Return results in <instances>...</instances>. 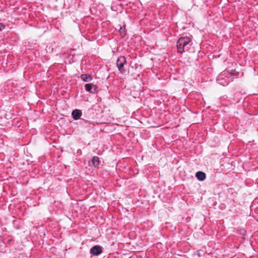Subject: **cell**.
<instances>
[{
  "label": "cell",
  "instance_id": "7c38bea8",
  "mask_svg": "<svg viewBox=\"0 0 258 258\" xmlns=\"http://www.w3.org/2000/svg\"><path fill=\"white\" fill-rule=\"evenodd\" d=\"M83 80L85 82H89L90 81L92 80L93 79V77L91 75L89 74H84L81 76Z\"/></svg>",
  "mask_w": 258,
  "mask_h": 258
},
{
  "label": "cell",
  "instance_id": "9c48e42d",
  "mask_svg": "<svg viewBox=\"0 0 258 258\" xmlns=\"http://www.w3.org/2000/svg\"><path fill=\"white\" fill-rule=\"evenodd\" d=\"M82 111L79 110H75L72 113V117L75 120H79L82 116Z\"/></svg>",
  "mask_w": 258,
  "mask_h": 258
},
{
  "label": "cell",
  "instance_id": "277c9868",
  "mask_svg": "<svg viewBox=\"0 0 258 258\" xmlns=\"http://www.w3.org/2000/svg\"><path fill=\"white\" fill-rule=\"evenodd\" d=\"M191 41V39L188 37H182L179 39L177 42V48L179 52L183 53L185 47Z\"/></svg>",
  "mask_w": 258,
  "mask_h": 258
},
{
  "label": "cell",
  "instance_id": "8fae6325",
  "mask_svg": "<svg viewBox=\"0 0 258 258\" xmlns=\"http://www.w3.org/2000/svg\"><path fill=\"white\" fill-rule=\"evenodd\" d=\"M125 63H126V59L124 57L121 56L119 58V59L117 60V65L120 70H121V68H123L124 65Z\"/></svg>",
  "mask_w": 258,
  "mask_h": 258
},
{
  "label": "cell",
  "instance_id": "8992f818",
  "mask_svg": "<svg viewBox=\"0 0 258 258\" xmlns=\"http://www.w3.org/2000/svg\"><path fill=\"white\" fill-rule=\"evenodd\" d=\"M250 243L253 249L258 252V231L253 233L250 239Z\"/></svg>",
  "mask_w": 258,
  "mask_h": 258
},
{
  "label": "cell",
  "instance_id": "52a82bcc",
  "mask_svg": "<svg viewBox=\"0 0 258 258\" xmlns=\"http://www.w3.org/2000/svg\"><path fill=\"white\" fill-rule=\"evenodd\" d=\"M103 249L99 245H95L90 250V253L93 256H98L102 254Z\"/></svg>",
  "mask_w": 258,
  "mask_h": 258
},
{
  "label": "cell",
  "instance_id": "6da1fadb",
  "mask_svg": "<svg viewBox=\"0 0 258 258\" xmlns=\"http://www.w3.org/2000/svg\"><path fill=\"white\" fill-rule=\"evenodd\" d=\"M117 171L120 177L125 179L134 177L138 172L136 162L131 158H125L120 160L117 164Z\"/></svg>",
  "mask_w": 258,
  "mask_h": 258
},
{
  "label": "cell",
  "instance_id": "ba28073f",
  "mask_svg": "<svg viewBox=\"0 0 258 258\" xmlns=\"http://www.w3.org/2000/svg\"><path fill=\"white\" fill-rule=\"evenodd\" d=\"M85 89L87 91L92 93H95L98 91V88L93 84H87L85 85Z\"/></svg>",
  "mask_w": 258,
  "mask_h": 258
},
{
  "label": "cell",
  "instance_id": "5b68a950",
  "mask_svg": "<svg viewBox=\"0 0 258 258\" xmlns=\"http://www.w3.org/2000/svg\"><path fill=\"white\" fill-rule=\"evenodd\" d=\"M252 216L258 221V197L253 201L251 206Z\"/></svg>",
  "mask_w": 258,
  "mask_h": 258
},
{
  "label": "cell",
  "instance_id": "7a4b0ae2",
  "mask_svg": "<svg viewBox=\"0 0 258 258\" xmlns=\"http://www.w3.org/2000/svg\"><path fill=\"white\" fill-rule=\"evenodd\" d=\"M143 173L144 175L150 181L154 183L158 182L160 179V174L159 169L156 166L152 164L147 165L145 167Z\"/></svg>",
  "mask_w": 258,
  "mask_h": 258
},
{
  "label": "cell",
  "instance_id": "3957f363",
  "mask_svg": "<svg viewBox=\"0 0 258 258\" xmlns=\"http://www.w3.org/2000/svg\"><path fill=\"white\" fill-rule=\"evenodd\" d=\"M102 165V161L100 158L98 157H93V158L88 161L86 168L89 171V172L95 174V172L100 169Z\"/></svg>",
  "mask_w": 258,
  "mask_h": 258
},
{
  "label": "cell",
  "instance_id": "30bf717a",
  "mask_svg": "<svg viewBox=\"0 0 258 258\" xmlns=\"http://www.w3.org/2000/svg\"><path fill=\"white\" fill-rule=\"evenodd\" d=\"M196 176L199 181H203L206 179V175L204 172L202 171H198L196 174Z\"/></svg>",
  "mask_w": 258,
  "mask_h": 258
}]
</instances>
